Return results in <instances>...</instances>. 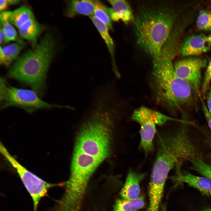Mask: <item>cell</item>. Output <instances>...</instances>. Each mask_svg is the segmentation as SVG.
I'll use <instances>...</instances> for the list:
<instances>
[{
  "mask_svg": "<svg viewBox=\"0 0 211 211\" xmlns=\"http://www.w3.org/2000/svg\"><path fill=\"white\" fill-rule=\"evenodd\" d=\"M175 16L166 6L144 7L133 20L137 44L153 58L158 56L172 32Z\"/></svg>",
  "mask_w": 211,
  "mask_h": 211,
  "instance_id": "obj_3",
  "label": "cell"
},
{
  "mask_svg": "<svg viewBox=\"0 0 211 211\" xmlns=\"http://www.w3.org/2000/svg\"><path fill=\"white\" fill-rule=\"evenodd\" d=\"M8 5L7 0H1L0 1V11L2 12L4 11Z\"/></svg>",
  "mask_w": 211,
  "mask_h": 211,
  "instance_id": "obj_26",
  "label": "cell"
},
{
  "mask_svg": "<svg viewBox=\"0 0 211 211\" xmlns=\"http://www.w3.org/2000/svg\"><path fill=\"white\" fill-rule=\"evenodd\" d=\"M207 36L202 34L193 35L185 40L182 48L183 56H194L206 52L210 49Z\"/></svg>",
  "mask_w": 211,
  "mask_h": 211,
  "instance_id": "obj_9",
  "label": "cell"
},
{
  "mask_svg": "<svg viewBox=\"0 0 211 211\" xmlns=\"http://www.w3.org/2000/svg\"><path fill=\"white\" fill-rule=\"evenodd\" d=\"M199 98L202 104V109L205 117L207 121L209 126L211 130V115L204 101V99L202 96H201Z\"/></svg>",
  "mask_w": 211,
  "mask_h": 211,
  "instance_id": "obj_23",
  "label": "cell"
},
{
  "mask_svg": "<svg viewBox=\"0 0 211 211\" xmlns=\"http://www.w3.org/2000/svg\"><path fill=\"white\" fill-rule=\"evenodd\" d=\"M206 63L205 59L191 57L181 60L174 65L177 76L188 84L199 97L202 96L201 71Z\"/></svg>",
  "mask_w": 211,
  "mask_h": 211,
  "instance_id": "obj_7",
  "label": "cell"
},
{
  "mask_svg": "<svg viewBox=\"0 0 211 211\" xmlns=\"http://www.w3.org/2000/svg\"><path fill=\"white\" fill-rule=\"evenodd\" d=\"M145 176V173H138L130 169L125 183L120 193L122 198L132 200L138 197L140 190V183Z\"/></svg>",
  "mask_w": 211,
  "mask_h": 211,
  "instance_id": "obj_10",
  "label": "cell"
},
{
  "mask_svg": "<svg viewBox=\"0 0 211 211\" xmlns=\"http://www.w3.org/2000/svg\"><path fill=\"white\" fill-rule=\"evenodd\" d=\"M107 1L111 5L119 20L125 23L133 21L134 17L130 6L126 1L109 0Z\"/></svg>",
  "mask_w": 211,
  "mask_h": 211,
  "instance_id": "obj_15",
  "label": "cell"
},
{
  "mask_svg": "<svg viewBox=\"0 0 211 211\" xmlns=\"http://www.w3.org/2000/svg\"><path fill=\"white\" fill-rule=\"evenodd\" d=\"M144 199L143 195L132 200L117 199L115 202L113 211H138L144 206Z\"/></svg>",
  "mask_w": 211,
  "mask_h": 211,
  "instance_id": "obj_17",
  "label": "cell"
},
{
  "mask_svg": "<svg viewBox=\"0 0 211 211\" xmlns=\"http://www.w3.org/2000/svg\"><path fill=\"white\" fill-rule=\"evenodd\" d=\"M18 29L21 36L34 46L43 28L34 16Z\"/></svg>",
  "mask_w": 211,
  "mask_h": 211,
  "instance_id": "obj_12",
  "label": "cell"
},
{
  "mask_svg": "<svg viewBox=\"0 0 211 211\" xmlns=\"http://www.w3.org/2000/svg\"><path fill=\"white\" fill-rule=\"evenodd\" d=\"M33 17L31 9L23 6L10 12L9 20L11 24L18 28Z\"/></svg>",
  "mask_w": 211,
  "mask_h": 211,
  "instance_id": "obj_16",
  "label": "cell"
},
{
  "mask_svg": "<svg viewBox=\"0 0 211 211\" xmlns=\"http://www.w3.org/2000/svg\"><path fill=\"white\" fill-rule=\"evenodd\" d=\"M211 81V60L210 61L205 73V77L202 84L201 92L203 99L206 98V93L210 88Z\"/></svg>",
  "mask_w": 211,
  "mask_h": 211,
  "instance_id": "obj_22",
  "label": "cell"
},
{
  "mask_svg": "<svg viewBox=\"0 0 211 211\" xmlns=\"http://www.w3.org/2000/svg\"><path fill=\"white\" fill-rule=\"evenodd\" d=\"M1 153L16 170L24 185L31 196L33 205V211H37L39 203L51 188L58 184L47 182L30 171L20 164L9 153L1 143Z\"/></svg>",
  "mask_w": 211,
  "mask_h": 211,
  "instance_id": "obj_4",
  "label": "cell"
},
{
  "mask_svg": "<svg viewBox=\"0 0 211 211\" xmlns=\"http://www.w3.org/2000/svg\"><path fill=\"white\" fill-rule=\"evenodd\" d=\"M10 11H3L0 13V27L1 28L5 37L6 43L11 41H17L23 43V41L17 39V32L9 21Z\"/></svg>",
  "mask_w": 211,
  "mask_h": 211,
  "instance_id": "obj_18",
  "label": "cell"
},
{
  "mask_svg": "<svg viewBox=\"0 0 211 211\" xmlns=\"http://www.w3.org/2000/svg\"><path fill=\"white\" fill-rule=\"evenodd\" d=\"M24 43L18 42L13 43L3 47H0V63L8 66L16 59L24 47Z\"/></svg>",
  "mask_w": 211,
  "mask_h": 211,
  "instance_id": "obj_14",
  "label": "cell"
},
{
  "mask_svg": "<svg viewBox=\"0 0 211 211\" xmlns=\"http://www.w3.org/2000/svg\"><path fill=\"white\" fill-rule=\"evenodd\" d=\"M131 119L140 125V144L146 148L153 145V140L156 132V125H162L170 120H176V119L144 106L135 110Z\"/></svg>",
  "mask_w": 211,
  "mask_h": 211,
  "instance_id": "obj_5",
  "label": "cell"
},
{
  "mask_svg": "<svg viewBox=\"0 0 211 211\" xmlns=\"http://www.w3.org/2000/svg\"><path fill=\"white\" fill-rule=\"evenodd\" d=\"M201 211H211V207L205 208L202 210Z\"/></svg>",
  "mask_w": 211,
  "mask_h": 211,
  "instance_id": "obj_30",
  "label": "cell"
},
{
  "mask_svg": "<svg viewBox=\"0 0 211 211\" xmlns=\"http://www.w3.org/2000/svg\"><path fill=\"white\" fill-rule=\"evenodd\" d=\"M0 43L1 45L6 43L5 36L1 27L0 29Z\"/></svg>",
  "mask_w": 211,
  "mask_h": 211,
  "instance_id": "obj_27",
  "label": "cell"
},
{
  "mask_svg": "<svg viewBox=\"0 0 211 211\" xmlns=\"http://www.w3.org/2000/svg\"><path fill=\"white\" fill-rule=\"evenodd\" d=\"M55 47L52 37L45 36L33 49L27 50L16 59L9 70L8 76L42 96L46 89L47 73Z\"/></svg>",
  "mask_w": 211,
  "mask_h": 211,
  "instance_id": "obj_2",
  "label": "cell"
},
{
  "mask_svg": "<svg viewBox=\"0 0 211 211\" xmlns=\"http://www.w3.org/2000/svg\"><path fill=\"white\" fill-rule=\"evenodd\" d=\"M207 39L210 45H211V34L207 36Z\"/></svg>",
  "mask_w": 211,
  "mask_h": 211,
  "instance_id": "obj_31",
  "label": "cell"
},
{
  "mask_svg": "<svg viewBox=\"0 0 211 211\" xmlns=\"http://www.w3.org/2000/svg\"><path fill=\"white\" fill-rule=\"evenodd\" d=\"M8 4L10 5H15L19 3V0H7Z\"/></svg>",
  "mask_w": 211,
  "mask_h": 211,
  "instance_id": "obj_28",
  "label": "cell"
},
{
  "mask_svg": "<svg viewBox=\"0 0 211 211\" xmlns=\"http://www.w3.org/2000/svg\"><path fill=\"white\" fill-rule=\"evenodd\" d=\"M107 7L98 0H95V7L93 15L106 24L109 29L113 30L112 20L108 12Z\"/></svg>",
  "mask_w": 211,
  "mask_h": 211,
  "instance_id": "obj_19",
  "label": "cell"
},
{
  "mask_svg": "<svg viewBox=\"0 0 211 211\" xmlns=\"http://www.w3.org/2000/svg\"><path fill=\"white\" fill-rule=\"evenodd\" d=\"M67 3L65 15L68 17L72 18L80 15L90 17L93 15L95 0H70Z\"/></svg>",
  "mask_w": 211,
  "mask_h": 211,
  "instance_id": "obj_11",
  "label": "cell"
},
{
  "mask_svg": "<svg viewBox=\"0 0 211 211\" xmlns=\"http://www.w3.org/2000/svg\"><path fill=\"white\" fill-rule=\"evenodd\" d=\"M207 109L211 115V86L210 87L206 94Z\"/></svg>",
  "mask_w": 211,
  "mask_h": 211,
  "instance_id": "obj_25",
  "label": "cell"
},
{
  "mask_svg": "<svg viewBox=\"0 0 211 211\" xmlns=\"http://www.w3.org/2000/svg\"><path fill=\"white\" fill-rule=\"evenodd\" d=\"M174 56L163 50L153 58L152 87L155 98L157 103L170 110L190 106L194 101L193 90L175 72L172 62Z\"/></svg>",
  "mask_w": 211,
  "mask_h": 211,
  "instance_id": "obj_1",
  "label": "cell"
},
{
  "mask_svg": "<svg viewBox=\"0 0 211 211\" xmlns=\"http://www.w3.org/2000/svg\"><path fill=\"white\" fill-rule=\"evenodd\" d=\"M190 161L192 164L191 169L211 180V166L205 162L202 157L195 158Z\"/></svg>",
  "mask_w": 211,
  "mask_h": 211,
  "instance_id": "obj_20",
  "label": "cell"
},
{
  "mask_svg": "<svg viewBox=\"0 0 211 211\" xmlns=\"http://www.w3.org/2000/svg\"><path fill=\"white\" fill-rule=\"evenodd\" d=\"M7 82L3 78H0V95L1 102H2L5 97L7 89Z\"/></svg>",
  "mask_w": 211,
  "mask_h": 211,
  "instance_id": "obj_24",
  "label": "cell"
},
{
  "mask_svg": "<svg viewBox=\"0 0 211 211\" xmlns=\"http://www.w3.org/2000/svg\"><path fill=\"white\" fill-rule=\"evenodd\" d=\"M161 211H166V205L165 204L162 205L161 207Z\"/></svg>",
  "mask_w": 211,
  "mask_h": 211,
  "instance_id": "obj_29",
  "label": "cell"
},
{
  "mask_svg": "<svg viewBox=\"0 0 211 211\" xmlns=\"http://www.w3.org/2000/svg\"><path fill=\"white\" fill-rule=\"evenodd\" d=\"M2 103V109L10 106H16L30 113L40 109L62 107L45 102L32 90L12 86L8 87L5 97Z\"/></svg>",
  "mask_w": 211,
  "mask_h": 211,
  "instance_id": "obj_6",
  "label": "cell"
},
{
  "mask_svg": "<svg viewBox=\"0 0 211 211\" xmlns=\"http://www.w3.org/2000/svg\"><path fill=\"white\" fill-rule=\"evenodd\" d=\"M196 23L200 30H211V11L206 10L201 13L197 18Z\"/></svg>",
  "mask_w": 211,
  "mask_h": 211,
  "instance_id": "obj_21",
  "label": "cell"
},
{
  "mask_svg": "<svg viewBox=\"0 0 211 211\" xmlns=\"http://www.w3.org/2000/svg\"><path fill=\"white\" fill-rule=\"evenodd\" d=\"M181 166L176 168V175L171 177L173 181L183 182L199 190L203 194L211 196V180L205 177L198 176L188 173H183Z\"/></svg>",
  "mask_w": 211,
  "mask_h": 211,
  "instance_id": "obj_8",
  "label": "cell"
},
{
  "mask_svg": "<svg viewBox=\"0 0 211 211\" xmlns=\"http://www.w3.org/2000/svg\"><path fill=\"white\" fill-rule=\"evenodd\" d=\"M89 17L106 43L112 58L115 73H118V72L117 70L115 61L114 45L113 40L109 34L108 28L106 24L93 15Z\"/></svg>",
  "mask_w": 211,
  "mask_h": 211,
  "instance_id": "obj_13",
  "label": "cell"
}]
</instances>
